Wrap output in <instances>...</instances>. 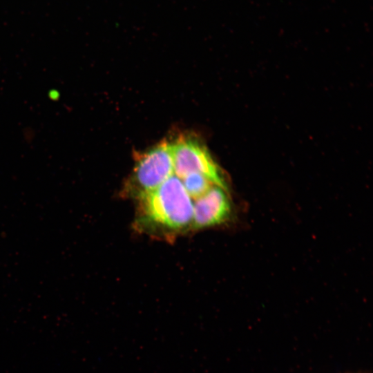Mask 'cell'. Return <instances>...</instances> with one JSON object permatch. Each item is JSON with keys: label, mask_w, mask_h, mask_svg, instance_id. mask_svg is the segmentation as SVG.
Listing matches in <instances>:
<instances>
[{"label": "cell", "mask_w": 373, "mask_h": 373, "mask_svg": "<svg viewBox=\"0 0 373 373\" xmlns=\"http://www.w3.org/2000/svg\"><path fill=\"white\" fill-rule=\"evenodd\" d=\"M138 198L142 220L149 224L170 230L182 229L192 224L193 202L182 180L175 174Z\"/></svg>", "instance_id": "cell-1"}, {"label": "cell", "mask_w": 373, "mask_h": 373, "mask_svg": "<svg viewBox=\"0 0 373 373\" xmlns=\"http://www.w3.org/2000/svg\"><path fill=\"white\" fill-rule=\"evenodd\" d=\"M174 173L182 179L191 173L205 175L216 186L227 189L223 175L202 141L193 135H180L171 143Z\"/></svg>", "instance_id": "cell-2"}, {"label": "cell", "mask_w": 373, "mask_h": 373, "mask_svg": "<svg viewBox=\"0 0 373 373\" xmlns=\"http://www.w3.org/2000/svg\"><path fill=\"white\" fill-rule=\"evenodd\" d=\"M173 172L171 142L162 141L137 157L131 184L139 197L158 187Z\"/></svg>", "instance_id": "cell-3"}, {"label": "cell", "mask_w": 373, "mask_h": 373, "mask_svg": "<svg viewBox=\"0 0 373 373\" xmlns=\"http://www.w3.org/2000/svg\"><path fill=\"white\" fill-rule=\"evenodd\" d=\"M231 211L225 189L213 185L193 203L192 224L198 229L220 224L229 218Z\"/></svg>", "instance_id": "cell-4"}, {"label": "cell", "mask_w": 373, "mask_h": 373, "mask_svg": "<svg viewBox=\"0 0 373 373\" xmlns=\"http://www.w3.org/2000/svg\"><path fill=\"white\" fill-rule=\"evenodd\" d=\"M181 180L190 197L195 199L202 196L214 185L205 175L199 173H189Z\"/></svg>", "instance_id": "cell-5"}]
</instances>
